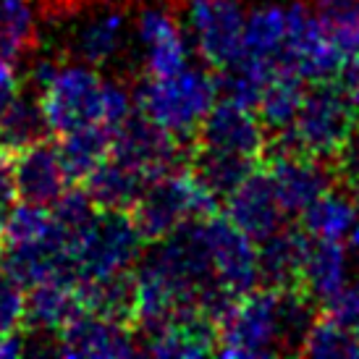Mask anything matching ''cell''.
<instances>
[{
	"label": "cell",
	"mask_w": 359,
	"mask_h": 359,
	"mask_svg": "<svg viewBox=\"0 0 359 359\" xmlns=\"http://www.w3.org/2000/svg\"><path fill=\"white\" fill-rule=\"evenodd\" d=\"M150 181V176L142 173L140 168L108 155L87 179L81 181V187L95 202V208L131 210Z\"/></svg>",
	"instance_id": "obj_20"
},
{
	"label": "cell",
	"mask_w": 359,
	"mask_h": 359,
	"mask_svg": "<svg viewBox=\"0 0 359 359\" xmlns=\"http://www.w3.org/2000/svg\"><path fill=\"white\" fill-rule=\"evenodd\" d=\"M11 170H13V194L19 202L50 208L71 187L69 173L60 163L58 147L48 140L13 152Z\"/></svg>",
	"instance_id": "obj_14"
},
{
	"label": "cell",
	"mask_w": 359,
	"mask_h": 359,
	"mask_svg": "<svg viewBox=\"0 0 359 359\" xmlns=\"http://www.w3.org/2000/svg\"><path fill=\"white\" fill-rule=\"evenodd\" d=\"M13 170H11V152L0 147V205L8 208L13 200Z\"/></svg>",
	"instance_id": "obj_33"
},
{
	"label": "cell",
	"mask_w": 359,
	"mask_h": 359,
	"mask_svg": "<svg viewBox=\"0 0 359 359\" xmlns=\"http://www.w3.org/2000/svg\"><path fill=\"white\" fill-rule=\"evenodd\" d=\"M34 95L53 137L90 126L116 134L137 113L134 92L81 60L58 63L50 79Z\"/></svg>",
	"instance_id": "obj_2"
},
{
	"label": "cell",
	"mask_w": 359,
	"mask_h": 359,
	"mask_svg": "<svg viewBox=\"0 0 359 359\" xmlns=\"http://www.w3.org/2000/svg\"><path fill=\"white\" fill-rule=\"evenodd\" d=\"M223 205H226V218L257 244L270 239L276 231L289 223V212L280 205L276 187L265 168L252 170L223 200Z\"/></svg>",
	"instance_id": "obj_13"
},
{
	"label": "cell",
	"mask_w": 359,
	"mask_h": 359,
	"mask_svg": "<svg viewBox=\"0 0 359 359\" xmlns=\"http://www.w3.org/2000/svg\"><path fill=\"white\" fill-rule=\"evenodd\" d=\"M21 90L24 87H21L19 71L13 69V63H8V60H0V118L6 116V110L19 97Z\"/></svg>",
	"instance_id": "obj_32"
},
{
	"label": "cell",
	"mask_w": 359,
	"mask_h": 359,
	"mask_svg": "<svg viewBox=\"0 0 359 359\" xmlns=\"http://www.w3.org/2000/svg\"><path fill=\"white\" fill-rule=\"evenodd\" d=\"M302 354L307 357H359V339L346 330L341 323L330 318V315H318L315 323L309 325L304 344H302Z\"/></svg>",
	"instance_id": "obj_28"
},
{
	"label": "cell",
	"mask_w": 359,
	"mask_h": 359,
	"mask_svg": "<svg viewBox=\"0 0 359 359\" xmlns=\"http://www.w3.org/2000/svg\"><path fill=\"white\" fill-rule=\"evenodd\" d=\"M37 29L32 0H0V60H13L29 48Z\"/></svg>",
	"instance_id": "obj_27"
},
{
	"label": "cell",
	"mask_w": 359,
	"mask_h": 359,
	"mask_svg": "<svg viewBox=\"0 0 359 359\" xmlns=\"http://www.w3.org/2000/svg\"><path fill=\"white\" fill-rule=\"evenodd\" d=\"M312 11L341 58L359 60V0H315Z\"/></svg>",
	"instance_id": "obj_26"
},
{
	"label": "cell",
	"mask_w": 359,
	"mask_h": 359,
	"mask_svg": "<svg viewBox=\"0 0 359 359\" xmlns=\"http://www.w3.org/2000/svg\"><path fill=\"white\" fill-rule=\"evenodd\" d=\"M137 45L142 50L144 76H170L191 63V45L181 24L168 8L147 6L134 24Z\"/></svg>",
	"instance_id": "obj_12"
},
{
	"label": "cell",
	"mask_w": 359,
	"mask_h": 359,
	"mask_svg": "<svg viewBox=\"0 0 359 359\" xmlns=\"http://www.w3.org/2000/svg\"><path fill=\"white\" fill-rule=\"evenodd\" d=\"M202 239L208 247L210 262L215 270L220 289L239 299L259 286V257L257 241H252L229 218L210 215L200 220Z\"/></svg>",
	"instance_id": "obj_7"
},
{
	"label": "cell",
	"mask_w": 359,
	"mask_h": 359,
	"mask_svg": "<svg viewBox=\"0 0 359 359\" xmlns=\"http://www.w3.org/2000/svg\"><path fill=\"white\" fill-rule=\"evenodd\" d=\"M351 286V255L344 241L312 239L309 236L304 265H302L299 289L309 299L325 307L341 291Z\"/></svg>",
	"instance_id": "obj_15"
},
{
	"label": "cell",
	"mask_w": 359,
	"mask_h": 359,
	"mask_svg": "<svg viewBox=\"0 0 359 359\" xmlns=\"http://www.w3.org/2000/svg\"><path fill=\"white\" fill-rule=\"evenodd\" d=\"M304 81L289 74H280L262 87L257 102V116L262 121V126L268 131V140H278L283 137L289 126L297 118V110L304 97Z\"/></svg>",
	"instance_id": "obj_23"
},
{
	"label": "cell",
	"mask_w": 359,
	"mask_h": 359,
	"mask_svg": "<svg viewBox=\"0 0 359 359\" xmlns=\"http://www.w3.org/2000/svg\"><path fill=\"white\" fill-rule=\"evenodd\" d=\"M357 220H359L357 205L341 189H330L302 212L299 226L312 239L346 241Z\"/></svg>",
	"instance_id": "obj_22"
},
{
	"label": "cell",
	"mask_w": 359,
	"mask_h": 359,
	"mask_svg": "<svg viewBox=\"0 0 359 359\" xmlns=\"http://www.w3.org/2000/svg\"><path fill=\"white\" fill-rule=\"evenodd\" d=\"M220 205L223 202L191 173L189 165H179L152 179L129 212L144 241L152 244L189 220L218 215Z\"/></svg>",
	"instance_id": "obj_5"
},
{
	"label": "cell",
	"mask_w": 359,
	"mask_h": 359,
	"mask_svg": "<svg viewBox=\"0 0 359 359\" xmlns=\"http://www.w3.org/2000/svg\"><path fill=\"white\" fill-rule=\"evenodd\" d=\"M48 134L50 131H48L37 95L32 90H21L19 97L6 110V116L0 118V147L13 155L34 142H42Z\"/></svg>",
	"instance_id": "obj_25"
},
{
	"label": "cell",
	"mask_w": 359,
	"mask_h": 359,
	"mask_svg": "<svg viewBox=\"0 0 359 359\" xmlns=\"http://www.w3.org/2000/svg\"><path fill=\"white\" fill-rule=\"evenodd\" d=\"M349 252H354L351 257H354V262L359 265V220L354 223V229H351V233H349Z\"/></svg>",
	"instance_id": "obj_34"
},
{
	"label": "cell",
	"mask_w": 359,
	"mask_h": 359,
	"mask_svg": "<svg viewBox=\"0 0 359 359\" xmlns=\"http://www.w3.org/2000/svg\"><path fill=\"white\" fill-rule=\"evenodd\" d=\"M55 354L63 357H134L142 354L140 339L129 320L81 309L55 333Z\"/></svg>",
	"instance_id": "obj_9"
},
{
	"label": "cell",
	"mask_w": 359,
	"mask_h": 359,
	"mask_svg": "<svg viewBox=\"0 0 359 359\" xmlns=\"http://www.w3.org/2000/svg\"><path fill=\"white\" fill-rule=\"evenodd\" d=\"M84 309L79 286L69 278H48L24 291V325L34 333H58Z\"/></svg>",
	"instance_id": "obj_16"
},
{
	"label": "cell",
	"mask_w": 359,
	"mask_h": 359,
	"mask_svg": "<svg viewBox=\"0 0 359 359\" xmlns=\"http://www.w3.org/2000/svg\"><path fill=\"white\" fill-rule=\"evenodd\" d=\"M215 100V74L191 63L170 76H144L134 90L137 113L184 142H194L200 123Z\"/></svg>",
	"instance_id": "obj_4"
},
{
	"label": "cell",
	"mask_w": 359,
	"mask_h": 359,
	"mask_svg": "<svg viewBox=\"0 0 359 359\" xmlns=\"http://www.w3.org/2000/svg\"><path fill=\"white\" fill-rule=\"evenodd\" d=\"M24 325V289L0 273V339L19 333Z\"/></svg>",
	"instance_id": "obj_30"
},
{
	"label": "cell",
	"mask_w": 359,
	"mask_h": 359,
	"mask_svg": "<svg viewBox=\"0 0 359 359\" xmlns=\"http://www.w3.org/2000/svg\"><path fill=\"white\" fill-rule=\"evenodd\" d=\"M323 312L330 315L336 323H341L344 328L351 330L359 339V283L346 286L336 299L323 307Z\"/></svg>",
	"instance_id": "obj_31"
},
{
	"label": "cell",
	"mask_w": 359,
	"mask_h": 359,
	"mask_svg": "<svg viewBox=\"0 0 359 359\" xmlns=\"http://www.w3.org/2000/svg\"><path fill=\"white\" fill-rule=\"evenodd\" d=\"M6 205H0V233H3V220H6Z\"/></svg>",
	"instance_id": "obj_35"
},
{
	"label": "cell",
	"mask_w": 359,
	"mask_h": 359,
	"mask_svg": "<svg viewBox=\"0 0 359 359\" xmlns=\"http://www.w3.org/2000/svg\"><path fill=\"white\" fill-rule=\"evenodd\" d=\"M262 168L268 170L276 194L283 210L289 212V218H299L318 197L336 187L333 165L328 160L309 158L294 150L265 147Z\"/></svg>",
	"instance_id": "obj_8"
},
{
	"label": "cell",
	"mask_w": 359,
	"mask_h": 359,
	"mask_svg": "<svg viewBox=\"0 0 359 359\" xmlns=\"http://www.w3.org/2000/svg\"><path fill=\"white\" fill-rule=\"evenodd\" d=\"M142 336V354L152 357H208L218 346V325L205 315H184Z\"/></svg>",
	"instance_id": "obj_18"
},
{
	"label": "cell",
	"mask_w": 359,
	"mask_h": 359,
	"mask_svg": "<svg viewBox=\"0 0 359 359\" xmlns=\"http://www.w3.org/2000/svg\"><path fill=\"white\" fill-rule=\"evenodd\" d=\"M318 304L294 289L257 286L233 302L218 320L215 354L231 359H259L276 354H302Z\"/></svg>",
	"instance_id": "obj_1"
},
{
	"label": "cell",
	"mask_w": 359,
	"mask_h": 359,
	"mask_svg": "<svg viewBox=\"0 0 359 359\" xmlns=\"http://www.w3.org/2000/svg\"><path fill=\"white\" fill-rule=\"evenodd\" d=\"M257 165H259L257 160L231 155V152L210 150V147H200V144H191V152H189L191 173H194L220 202L226 200L231 191L236 189Z\"/></svg>",
	"instance_id": "obj_21"
},
{
	"label": "cell",
	"mask_w": 359,
	"mask_h": 359,
	"mask_svg": "<svg viewBox=\"0 0 359 359\" xmlns=\"http://www.w3.org/2000/svg\"><path fill=\"white\" fill-rule=\"evenodd\" d=\"M191 144L210 147V150L231 152L262 163L265 147H268V131L259 121L257 110L241 108L236 102L215 100L205 121L197 129V137Z\"/></svg>",
	"instance_id": "obj_11"
},
{
	"label": "cell",
	"mask_w": 359,
	"mask_h": 359,
	"mask_svg": "<svg viewBox=\"0 0 359 359\" xmlns=\"http://www.w3.org/2000/svg\"><path fill=\"white\" fill-rule=\"evenodd\" d=\"M191 142H184L173 137L170 131L160 129L158 123L147 121L144 116L134 113L116 134L110 144L113 158L129 163L142 173H147L150 179H158L170 168H179L184 160V150Z\"/></svg>",
	"instance_id": "obj_10"
},
{
	"label": "cell",
	"mask_w": 359,
	"mask_h": 359,
	"mask_svg": "<svg viewBox=\"0 0 359 359\" xmlns=\"http://www.w3.org/2000/svg\"><path fill=\"white\" fill-rule=\"evenodd\" d=\"M110 144H113V134L100 126H90V129H79L58 137L55 147H58L60 163L69 173L71 184H81L87 179L110 155Z\"/></svg>",
	"instance_id": "obj_24"
},
{
	"label": "cell",
	"mask_w": 359,
	"mask_h": 359,
	"mask_svg": "<svg viewBox=\"0 0 359 359\" xmlns=\"http://www.w3.org/2000/svg\"><path fill=\"white\" fill-rule=\"evenodd\" d=\"M144 236L129 210L97 208L69 241V276L76 286L131 276L144 252Z\"/></svg>",
	"instance_id": "obj_3"
},
{
	"label": "cell",
	"mask_w": 359,
	"mask_h": 359,
	"mask_svg": "<svg viewBox=\"0 0 359 359\" xmlns=\"http://www.w3.org/2000/svg\"><path fill=\"white\" fill-rule=\"evenodd\" d=\"M244 29L247 11L236 0H187L184 32L208 69L223 71L241 58Z\"/></svg>",
	"instance_id": "obj_6"
},
{
	"label": "cell",
	"mask_w": 359,
	"mask_h": 359,
	"mask_svg": "<svg viewBox=\"0 0 359 359\" xmlns=\"http://www.w3.org/2000/svg\"><path fill=\"white\" fill-rule=\"evenodd\" d=\"M307 244L309 236L304 233V229L291 226V223H286L280 231H276L270 239L259 241V286H276V289L299 286Z\"/></svg>",
	"instance_id": "obj_19"
},
{
	"label": "cell",
	"mask_w": 359,
	"mask_h": 359,
	"mask_svg": "<svg viewBox=\"0 0 359 359\" xmlns=\"http://www.w3.org/2000/svg\"><path fill=\"white\" fill-rule=\"evenodd\" d=\"M129 42V19L123 11L105 8L90 13L76 24L71 34V53L81 63H90L95 69L108 66L123 53Z\"/></svg>",
	"instance_id": "obj_17"
},
{
	"label": "cell",
	"mask_w": 359,
	"mask_h": 359,
	"mask_svg": "<svg viewBox=\"0 0 359 359\" xmlns=\"http://www.w3.org/2000/svg\"><path fill=\"white\" fill-rule=\"evenodd\" d=\"M333 165V176L339 189L349 197L359 210V129L351 134L346 144L336 152V158L330 160Z\"/></svg>",
	"instance_id": "obj_29"
}]
</instances>
